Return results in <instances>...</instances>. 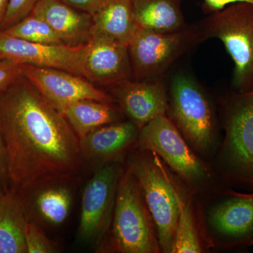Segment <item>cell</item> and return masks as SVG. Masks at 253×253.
Wrapping results in <instances>:
<instances>
[{
  "instance_id": "obj_1",
  "label": "cell",
  "mask_w": 253,
  "mask_h": 253,
  "mask_svg": "<svg viewBox=\"0 0 253 253\" xmlns=\"http://www.w3.org/2000/svg\"><path fill=\"white\" fill-rule=\"evenodd\" d=\"M0 131L13 189L78 174L83 163L78 136L23 76L0 91Z\"/></svg>"
},
{
  "instance_id": "obj_2",
  "label": "cell",
  "mask_w": 253,
  "mask_h": 253,
  "mask_svg": "<svg viewBox=\"0 0 253 253\" xmlns=\"http://www.w3.org/2000/svg\"><path fill=\"white\" fill-rule=\"evenodd\" d=\"M126 166L140 186L156 225L161 253H171L181 208L194 193L154 151L136 148L128 154Z\"/></svg>"
},
{
  "instance_id": "obj_3",
  "label": "cell",
  "mask_w": 253,
  "mask_h": 253,
  "mask_svg": "<svg viewBox=\"0 0 253 253\" xmlns=\"http://www.w3.org/2000/svg\"><path fill=\"white\" fill-rule=\"evenodd\" d=\"M195 204L207 251H233L253 246V192H239L222 184L195 196Z\"/></svg>"
},
{
  "instance_id": "obj_4",
  "label": "cell",
  "mask_w": 253,
  "mask_h": 253,
  "mask_svg": "<svg viewBox=\"0 0 253 253\" xmlns=\"http://www.w3.org/2000/svg\"><path fill=\"white\" fill-rule=\"evenodd\" d=\"M224 137L212 165L223 184L253 192V89L223 100Z\"/></svg>"
},
{
  "instance_id": "obj_5",
  "label": "cell",
  "mask_w": 253,
  "mask_h": 253,
  "mask_svg": "<svg viewBox=\"0 0 253 253\" xmlns=\"http://www.w3.org/2000/svg\"><path fill=\"white\" fill-rule=\"evenodd\" d=\"M166 116L196 154L208 162L214 158L221 141L217 116L207 94L189 76L173 78Z\"/></svg>"
},
{
  "instance_id": "obj_6",
  "label": "cell",
  "mask_w": 253,
  "mask_h": 253,
  "mask_svg": "<svg viewBox=\"0 0 253 253\" xmlns=\"http://www.w3.org/2000/svg\"><path fill=\"white\" fill-rule=\"evenodd\" d=\"M106 244L112 253H161L156 225L140 186L126 165L118 184L111 229L102 247Z\"/></svg>"
},
{
  "instance_id": "obj_7",
  "label": "cell",
  "mask_w": 253,
  "mask_h": 253,
  "mask_svg": "<svg viewBox=\"0 0 253 253\" xmlns=\"http://www.w3.org/2000/svg\"><path fill=\"white\" fill-rule=\"evenodd\" d=\"M136 149L156 153L195 196L223 184L212 165L195 152L167 116L155 118L141 129Z\"/></svg>"
},
{
  "instance_id": "obj_8",
  "label": "cell",
  "mask_w": 253,
  "mask_h": 253,
  "mask_svg": "<svg viewBox=\"0 0 253 253\" xmlns=\"http://www.w3.org/2000/svg\"><path fill=\"white\" fill-rule=\"evenodd\" d=\"M206 39L220 40L234 63L237 91L253 89V4L237 2L214 11L201 24Z\"/></svg>"
},
{
  "instance_id": "obj_9",
  "label": "cell",
  "mask_w": 253,
  "mask_h": 253,
  "mask_svg": "<svg viewBox=\"0 0 253 253\" xmlns=\"http://www.w3.org/2000/svg\"><path fill=\"white\" fill-rule=\"evenodd\" d=\"M125 166L123 161L99 166L84 186L78 233L82 242L101 249L107 239Z\"/></svg>"
},
{
  "instance_id": "obj_10",
  "label": "cell",
  "mask_w": 253,
  "mask_h": 253,
  "mask_svg": "<svg viewBox=\"0 0 253 253\" xmlns=\"http://www.w3.org/2000/svg\"><path fill=\"white\" fill-rule=\"evenodd\" d=\"M206 39L201 27L167 33L139 28L128 46L132 77L158 78L191 46Z\"/></svg>"
},
{
  "instance_id": "obj_11",
  "label": "cell",
  "mask_w": 253,
  "mask_h": 253,
  "mask_svg": "<svg viewBox=\"0 0 253 253\" xmlns=\"http://www.w3.org/2000/svg\"><path fill=\"white\" fill-rule=\"evenodd\" d=\"M76 176H56L18 189L30 221L59 226L68 219L74 199Z\"/></svg>"
},
{
  "instance_id": "obj_12",
  "label": "cell",
  "mask_w": 253,
  "mask_h": 253,
  "mask_svg": "<svg viewBox=\"0 0 253 253\" xmlns=\"http://www.w3.org/2000/svg\"><path fill=\"white\" fill-rule=\"evenodd\" d=\"M22 76L60 113L66 105L80 100L115 102L89 80L63 70L22 65Z\"/></svg>"
},
{
  "instance_id": "obj_13",
  "label": "cell",
  "mask_w": 253,
  "mask_h": 253,
  "mask_svg": "<svg viewBox=\"0 0 253 253\" xmlns=\"http://www.w3.org/2000/svg\"><path fill=\"white\" fill-rule=\"evenodd\" d=\"M84 54V44H41L0 31V59L18 64L57 68L85 78Z\"/></svg>"
},
{
  "instance_id": "obj_14",
  "label": "cell",
  "mask_w": 253,
  "mask_h": 253,
  "mask_svg": "<svg viewBox=\"0 0 253 253\" xmlns=\"http://www.w3.org/2000/svg\"><path fill=\"white\" fill-rule=\"evenodd\" d=\"M111 88L123 116L139 130L155 118L167 115L169 96L158 78L136 81L129 78Z\"/></svg>"
},
{
  "instance_id": "obj_15",
  "label": "cell",
  "mask_w": 253,
  "mask_h": 253,
  "mask_svg": "<svg viewBox=\"0 0 253 253\" xmlns=\"http://www.w3.org/2000/svg\"><path fill=\"white\" fill-rule=\"evenodd\" d=\"M139 128L131 121H120L106 125L79 139L83 161L99 166L116 161L135 149Z\"/></svg>"
},
{
  "instance_id": "obj_16",
  "label": "cell",
  "mask_w": 253,
  "mask_h": 253,
  "mask_svg": "<svg viewBox=\"0 0 253 253\" xmlns=\"http://www.w3.org/2000/svg\"><path fill=\"white\" fill-rule=\"evenodd\" d=\"M85 78L110 87L132 77L128 46L91 38L84 44Z\"/></svg>"
},
{
  "instance_id": "obj_17",
  "label": "cell",
  "mask_w": 253,
  "mask_h": 253,
  "mask_svg": "<svg viewBox=\"0 0 253 253\" xmlns=\"http://www.w3.org/2000/svg\"><path fill=\"white\" fill-rule=\"evenodd\" d=\"M31 14L46 21L63 44L79 46L90 41L92 16L61 0H40Z\"/></svg>"
},
{
  "instance_id": "obj_18",
  "label": "cell",
  "mask_w": 253,
  "mask_h": 253,
  "mask_svg": "<svg viewBox=\"0 0 253 253\" xmlns=\"http://www.w3.org/2000/svg\"><path fill=\"white\" fill-rule=\"evenodd\" d=\"M92 21L91 38L123 45L129 46L139 28L132 0H109L92 15Z\"/></svg>"
},
{
  "instance_id": "obj_19",
  "label": "cell",
  "mask_w": 253,
  "mask_h": 253,
  "mask_svg": "<svg viewBox=\"0 0 253 253\" xmlns=\"http://www.w3.org/2000/svg\"><path fill=\"white\" fill-rule=\"evenodd\" d=\"M28 219L16 189L0 196V253H27L25 231Z\"/></svg>"
},
{
  "instance_id": "obj_20",
  "label": "cell",
  "mask_w": 253,
  "mask_h": 253,
  "mask_svg": "<svg viewBox=\"0 0 253 253\" xmlns=\"http://www.w3.org/2000/svg\"><path fill=\"white\" fill-rule=\"evenodd\" d=\"M61 113L79 139L101 126L122 121L123 116L113 103L89 99L66 105Z\"/></svg>"
},
{
  "instance_id": "obj_21",
  "label": "cell",
  "mask_w": 253,
  "mask_h": 253,
  "mask_svg": "<svg viewBox=\"0 0 253 253\" xmlns=\"http://www.w3.org/2000/svg\"><path fill=\"white\" fill-rule=\"evenodd\" d=\"M181 1L182 0H132L138 26L164 33L185 29Z\"/></svg>"
},
{
  "instance_id": "obj_22",
  "label": "cell",
  "mask_w": 253,
  "mask_h": 253,
  "mask_svg": "<svg viewBox=\"0 0 253 253\" xmlns=\"http://www.w3.org/2000/svg\"><path fill=\"white\" fill-rule=\"evenodd\" d=\"M206 251L207 250L200 233L195 196L193 195L181 208L173 237L171 253H201Z\"/></svg>"
},
{
  "instance_id": "obj_23",
  "label": "cell",
  "mask_w": 253,
  "mask_h": 253,
  "mask_svg": "<svg viewBox=\"0 0 253 253\" xmlns=\"http://www.w3.org/2000/svg\"><path fill=\"white\" fill-rule=\"evenodd\" d=\"M4 32L9 36L32 42L63 44L46 21L32 14Z\"/></svg>"
},
{
  "instance_id": "obj_24",
  "label": "cell",
  "mask_w": 253,
  "mask_h": 253,
  "mask_svg": "<svg viewBox=\"0 0 253 253\" xmlns=\"http://www.w3.org/2000/svg\"><path fill=\"white\" fill-rule=\"evenodd\" d=\"M27 253H59V246L46 236L41 226L32 221H28L25 231Z\"/></svg>"
},
{
  "instance_id": "obj_25",
  "label": "cell",
  "mask_w": 253,
  "mask_h": 253,
  "mask_svg": "<svg viewBox=\"0 0 253 253\" xmlns=\"http://www.w3.org/2000/svg\"><path fill=\"white\" fill-rule=\"evenodd\" d=\"M40 0H9L7 9L0 24V31H4L22 21L31 14Z\"/></svg>"
},
{
  "instance_id": "obj_26",
  "label": "cell",
  "mask_w": 253,
  "mask_h": 253,
  "mask_svg": "<svg viewBox=\"0 0 253 253\" xmlns=\"http://www.w3.org/2000/svg\"><path fill=\"white\" fill-rule=\"evenodd\" d=\"M22 76V65L0 59V91L4 90Z\"/></svg>"
},
{
  "instance_id": "obj_27",
  "label": "cell",
  "mask_w": 253,
  "mask_h": 253,
  "mask_svg": "<svg viewBox=\"0 0 253 253\" xmlns=\"http://www.w3.org/2000/svg\"><path fill=\"white\" fill-rule=\"evenodd\" d=\"M10 189L11 186L8 169L7 154L0 131V190L4 192Z\"/></svg>"
},
{
  "instance_id": "obj_28",
  "label": "cell",
  "mask_w": 253,
  "mask_h": 253,
  "mask_svg": "<svg viewBox=\"0 0 253 253\" xmlns=\"http://www.w3.org/2000/svg\"><path fill=\"white\" fill-rule=\"evenodd\" d=\"M61 1L92 16L109 0H61Z\"/></svg>"
},
{
  "instance_id": "obj_29",
  "label": "cell",
  "mask_w": 253,
  "mask_h": 253,
  "mask_svg": "<svg viewBox=\"0 0 253 253\" xmlns=\"http://www.w3.org/2000/svg\"><path fill=\"white\" fill-rule=\"evenodd\" d=\"M205 5L209 11H219L228 5L237 2H248L253 4V0H204Z\"/></svg>"
},
{
  "instance_id": "obj_30",
  "label": "cell",
  "mask_w": 253,
  "mask_h": 253,
  "mask_svg": "<svg viewBox=\"0 0 253 253\" xmlns=\"http://www.w3.org/2000/svg\"><path fill=\"white\" fill-rule=\"evenodd\" d=\"M9 0H0V24L2 21L3 18L7 9Z\"/></svg>"
},
{
  "instance_id": "obj_31",
  "label": "cell",
  "mask_w": 253,
  "mask_h": 253,
  "mask_svg": "<svg viewBox=\"0 0 253 253\" xmlns=\"http://www.w3.org/2000/svg\"><path fill=\"white\" fill-rule=\"evenodd\" d=\"M2 192H3V191H1V190H0V196H1V193H2Z\"/></svg>"
}]
</instances>
